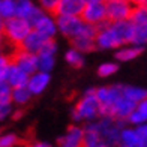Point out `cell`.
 <instances>
[{"mask_svg": "<svg viewBox=\"0 0 147 147\" xmlns=\"http://www.w3.org/2000/svg\"><path fill=\"white\" fill-rule=\"evenodd\" d=\"M128 125L126 120H120L113 116H101L92 122L84 123V126L96 129L104 140L105 147L111 146H120V132Z\"/></svg>", "mask_w": 147, "mask_h": 147, "instance_id": "6da1fadb", "label": "cell"}, {"mask_svg": "<svg viewBox=\"0 0 147 147\" xmlns=\"http://www.w3.org/2000/svg\"><path fill=\"white\" fill-rule=\"evenodd\" d=\"M86 3V0H60L54 15H81Z\"/></svg>", "mask_w": 147, "mask_h": 147, "instance_id": "5bb4252c", "label": "cell"}, {"mask_svg": "<svg viewBox=\"0 0 147 147\" xmlns=\"http://www.w3.org/2000/svg\"><path fill=\"white\" fill-rule=\"evenodd\" d=\"M17 15V0H2L0 2V17L8 20Z\"/></svg>", "mask_w": 147, "mask_h": 147, "instance_id": "d4e9b609", "label": "cell"}, {"mask_svg": "<svg viewBox=\"0 0 147 147\" xmlns=\"http://www.w3.org/2000/svg\"><path fill=\"white\" fill-rule=\"evenodd\" d=\"M83 137H84V126L71 125L66 129V132L57 140V143L62 147H80L83 146Z\"/></svg>", "mask_w": 147, "mask_h": 147, "instance_id": "8fae6325", "label": "cell"}, {"mask_svg": "<svg viewBox=\"0 0 147 147\" xmlns=\"http://www.w3.org/2000/svg\"><path fill=\"white\" fill-rule=\"evenodd\" d=\"M132 44L143 45V47L147 45V24H135Z\"/></svg>", "mask_w": 147, "mask_h": 147, "instance_id": "4316f807", "label": "cell"}, {"mask_svg": "<svg viewBox=\"0 0 147 147\" xmlns=\"http://www.w3.org/2000/svg\"><path fill=\"white\" fill-rule=\"evenodd\" d=\"M98 29L99 30H98V35L95 38V41H96V47L99 50H114V48L122 47L117 36H116V33L111 29L110 21L104 23L102 26H99Z\"/></svg>", "mask_w": 147, "mask_h": 147, "instance_id": "52a82bcc", "label": "cell"}, {"mask_svg": "<svg viewBox=\"0 0 147 147\" xmlns=\"http://www.w3.org/2000/svg\"><path fill=\"white\" fill-rule=\"evenodd\" d=\"M144 53V47L143 45H137V44H125L122 47L116 48L114 57L119 62H131L140 57Z\"/></svg>", "mask_w": 147, "mask_h": 147, "instance_id": "9a60e30c", "label": "cell"}, {"mask_svg": "<svg viewBox=\"0 0 147 147\" xmlns=\"http://www.w3.org/2000/svg\"><path fill=\"white\" fill-rule=\"evenodd\" d=\"M87 3H95V2H104V0H86Z\"/></svg>", "mask_w": 147, "mask_h": 147, "instance_id": "7bdbcfd3", "label": "cell"}, {"mask_svg": "<svg viewBox=\"0 0 147 147\" xmlns=\"http://www.w3.org/2000/svg\"><path fill=\"white\" fill-rule=\"evenodd\" d=\"M101 117V102L96 96V87L84 90L83 96L78 99L72 110V120L75 123H87Z\"/></svg>", "mask_w": 147, "mask_h": 147, "instance_id": "7a4b0ae2", "label": "cell"}, {"mask_svg": "<svg viewBox=\"0 0 147 147\" xmlns=\"http://www.w3.org/2000/svg\"><path fill=\"white\" fill-rule=\"evenodd\" d=\"M0 2H2V0H0Z\"/></svg>", "mask_w": 147, "mask_h": 147, "instance_id": "bcb514c9", "label": "cell"}, {"mask_svg": "<svg viewBox=\"0 0 147 147\" xmlns=\"http://www.w3.org/2000/svg\"><path fill=\"white\" fill-rule=\"evenodd\" d=\"M123 95L138 104V102H141L143 99L147 98V89L138 87V86H126V84H123Z\"/></svg>", "mask_w": 147, "mask_h": 147, "instance_id": "603a6c76", "label": "cell"}, {"mask_svg": "<svg viewBox=\"0 0 147 147\" xmlns=\"http://www.w3.org/2000/svg\"><path fill=\"white\" fill-rule=\"evenodd\" d=\"M8 39H6L5 33H0V53H5V47L8 45Z\"/></svg>", "mask_w": 147, "mask_h": 147, "instance_id": "74e56055", "label": "cell"}, {"mask_svg": "<svg viewBox=\"0 0 147 147\" xmlns=\"http://www.w3.org/2000/svg\"><path fill=\"white\" fill-rule=\"evenodd\" d=\"M120 146H123V147H144L143 140L140 137L135 126L131 128V126L126 125L122 129V132H120Z\"/></svg>", "mask_w": 147, "mask_h": 147, "instance_id": "ac0fdd59", "label": "cell"}, {"mask_svg": "<svg viewBox=\"0 0 147 147\" xmlns=\"http://www.w3.org/2000/svg\"><path fill=\"white\" fill-rule=\"evenodd\" d=\"M32 98H33V93L30 92V89L27 86H21V87L12 89V102L20 105V107H24L26 104H29Z\"/></svg>", "mask_w": 147, "mask_h": 147, "instance_id": "44dd1931", "label": "cell"}, {"mask_svg": "<svg viewBox=\"0 0 147 147\" xmlns=\"http://www.w3.org/2000/svg\"><path fill=\"white\" fill-rule=\"evenodd\" d=\"M20 144V138L14 132H6L0 135V147H14Z\"/></svg>", "mask_w": 147, "mask_h": 147, "instance_id": "4dcf8cb0", "label": "cell"}, {"mask_svg": "<svg viewBox=\"0 0 147 147\" xmlns=\"http://www.w3.org/2000/svg\"><path fill=\"white\" fill-rule=\"evenodd\" d=\"M0 101H12V87L5 78H0Z\"/></svg>", "mask_w": 147, "mask_h": 147, "instance_id": "1f68e13d", "label": "cell"}, {"mask_svg": "<svg viewBox=\"0 0 147 147\" xmlns=\"http://www.w3.org/2000/svg\"><path fill=\"white\" fill-rule=\"evenodd\" d=\"M134 11V5L129 0H114L107 3V18L108 21L129 20Z\"/></svg>", "mask_w": 147, "mask_h": 147, "instance_id": "8992f818", "label": "cell"}, {"mask_svg": "<svg viewBox=\"0 0 147 147\" xmlns=\"http://www.w3.org/2000/svg\"><path fill=\"white\" fill-rule=\"evenodd\" d=\"M33 146H36V147H50L51 144L50 143H47V141H38V143H35Z\"/></svg>", "mask_w": 147, "mask_h": 147, "instance_id": "b9f144b4", "label": "cell"}, {"mask_svg": "<svg viewBox=\"0 0 147 147\" xmlns=\"http://www.w3.org/2000/svg\"><path fill=\"white\" fill-rule=\"evenodd\" d=\"M110 26L113 32L116 33L120 45L125 44H132L134 39V30H135V24L129 20H120V21H110Z\"/></svg>", "mask_w": 147, "mask_h": 147, "instance_id": "30bf717a", "label": "cell"}, {"mask_svg": "<svg viewBox=\"0 0 147 147\" xmlns=\"http://www.w3.org/2000/svg\"><path fill=\"white\" fill-rule=\"evenodd\" d=\"M51 81V75L50 72H44V71H36L33 72L32 75L29 77L27 81V87L30 89V92L33 93V96H38L48 87V84Z\"/></svg>", "mask_w": 147, "mask_h": 147, "instance_id": "4fadbf2b", "label": "cell"}, {"mask_svg": "<svg viewBox=\"0 0 147 147\" xmlns=\"http://www.w3.org/2000/svg\"><path fill=\"white\" fill-rule=\"evenodd\" d=\"M56 20H57L59 33L69 41L81 33L86 24L81 15H56Z\"/></svg>", "mask_w": 147, "mask_h": 147, "instance_id": "277c9868", "label": "cell"}, {"mask_svg": "<svg viewBox=\"0 0 147 147\" xmlns=\"http://www.w3.org/2000/svg\"><path fill=\"white\" fill-rule=\"evenodd\" d=\"M35 6L36 5L33 3V0H17V15L27 18Z\"/></svg>", "mask_w": 147, "mask_h": 147, "instance_id": "83f0119b", "label": "cell"}, {"mask_svg": "<svg viewBox=\"0 0 147 147\" xmlns=\"http://www.w3.org/2000/svg\"><path fill=\"white\" fill-rule=\"evenodd\" d=\"M33 30V26L29 21L27 18L23 17H12L5 20V36L8 39V42L14 44V45H20L23 42V39L29 35V33Z\"/></svg>", "mask_w": 147, "mask_h": 147, "instance_id": "3957f363", "label": "cell"}, {"mask_svg": "<svg viewBox=\"0 0 147 147\" xmlns=\"http://www.w3.org/2000/svg\"><path fill=\"white\" fill-rule=\"evenodd\" d=\"M23 116H24L23 110H14V113H12V120H20Z\"/></svg>", "mask_w": 147, "mask_h": 147, "instance_id": "f35d334b", "label": "cell"}, {"mask_svg": "<svg viewBox=\"0 0 147 147\" xmlns=\"http://www.w3.org/2000/svg\"><path fill=\"white\" fill-rule=\"evenodd\" d=\"M65 60L66 63H68L69 66H72V68H83L86 60H84V53L78 51L77 48H74V47H71V48L65 53Z\"/></svg>", "mask_w": 147, "mask_h": 147, "instance_id": "7402d4cb", "label": "cell"}, {"mask_svg": "<svg viewBox=\"0 0 147 147\" xmlns=\"http://www.w3.org/2000/svg\"><path fill=\"white\" fill-rule=\"evenodd\" d=\"M12 101H0V120H6L12 116L14 108H12Z\"/></svg>", "mask_w": 147, "mask_h": 147, "instance_id": "836d02e7", "label": "cell"}, {"mask_svg": "<svg viewBox=\"0 0 147 147\" xmlns=\"http://www.w3.org/2000/svg\"><path fill=\"white\" fill-rule=\"evenodd\" d=\"M105 3H108V2H114V0H104Z\"/></svg>", "mask_w": 147, "mask_h": 147, "instance_id": "ee69618b", "label": "cell"}, {"mask_svg": "<svg viewBox=\"0 0 147 147\" xmlns=\"http://www.w3.org/2000/svg\"><path fill=\"white\" fill-rule=\"evenodd\" d=\"M137 102L135 101H132V99H129L128 96H125L122 95L117 101L116 104L113 105V108H111V116L113 117H116V119H120V120H128L129 114L137 108ZM128 123V122H126Z\"/></svg>", "mask_w": 147, "mask_h": 147, "instance_id": "7c38bea8", "label": "cell"}, {"mask_svg": "<svg viewBox=\"0 0 147 147\" xmlns=\"http://www.w3.org/2000/svg\"><path fill=\"white\" fill-rule=\"evenodd\" d=\"M11 63H12L11 54H8V53H0V78H5Z\"/></svg>", "mask_w": 147, "mask_h": 147, "instance_id": "d6a6232c", "label": "cell"}, {"mask_svg": "<svg viewBox=\"0 0 147 147\" xmlns=\"http://www.w3.org/2000/svg\"><path fill=\"white\" fill-rule=\"evenodd\" d=\"M45 41H47V38L42 36L39 32H36L35 29H33L29 35L23 39V42L20 44L18 47L21 50H26V51H30V53L38 54V53L41 51V48H42V45H44Z\"/></svg>", "mask_w": 147, "mask_h": 147, "instance_id": "e0dca14e", "label": "cell"}, {"mask_svg": "<svg viewBox=\"0 0 147 147\" xmlns=\"http://www.w3.org/2000/svg\"><path fill=\"white\" fill-rule=\"evenodd\" d=\"M131 21L134 24H147V5L134 6Z\"/></svg>", "mask_w": 147, "mask_h": 147, "instance_id": "484cf974", "label": "cell"}, {"mask_svg": "<svg viewBox=\"0 0 147 147\" xmlns=\"http://www.w3.org/2000/svg\"><path fill=\"white\" fill-rule=\"evenodd\" d=\"M71 47L77 48L78 51L84 53V54L92 53V51H95V50L98 48L95 38L84 36V35H78V36H75V38H72V39H71Z\"/></svg>", "mask_w": 147, "mask_h": 147, "instance_id": "d6986e66", "label": "cell"}, {"mask_svg": "<svg viewBox=\"0 0 147 147\" xmlns=\"http://www.w3.org/2000/svg\"><path fill=\"white\" fill-rule=\"evenodd\" d=\"M29 74L24 72L17 63L12 62L8 72L5 75V80L11 84V87H21V86H27V81H29Z\"/></svg>", "mask_w": 147, "mask_h": 147, "instance_id": "2e32d148", "label": "cell"}, {"mask_svg": "<svg viewBox=\"0 0 147 147\" xmlns=\"http://www.w3.org/2000/svg\"><path fill=\"white\" fill-rule=\"evenodd\" d=\"M135 128H137V131H138V134H140V137H141V140H143L144 147H147V122H144V123H141V125L135 126Z\"/></svg>", "mask_w": 147, "mask_h": 147, "instance_id": "8d00e7d4", "label": "cell"}, {"mask_svg": "<svg viewBox=\"0 0 147 147\" xmlns=\"http://www.w3.org/2000/svg\"><path fill=\"white\" fill-rule=\"evenodd\" d=\"M134 6H140V5H147V0H129Z\"/></svg>", "mask_w": 147, "mask_h": 147, "instance_id": "60d3db41", "label": "cell"}, {"mask_svg": "<svg viewBox=\"0 0 147 147\" xmlns=\"http://www.w3.org/2000/svg\"><path fill=\"white\" fill-rule=\"evenodd\" d=\"M83 20L86 23L102 26L104 23L108 21L107 18V3L105 2H95V3H86V8L81 14Z\"/></svg>", "mask_w": 147, "mask_h": 147, "instance_id": "5b68a950", "label": "cell"}, {"mask_svg": "<svg viewBox=\"0 0 147 147\" xmlns=\"http://www.w3.org/2000/svg\"><path fill=\"white\" fill-rule=\"evenodd\" d=\"M33 29L36 32H39L42 36H45L47 39H54L59 35L56 15L51 14V12H45V14L33 24Z\"/></svg>", "mask_w": 147, "mask_h": 147, "instance_id": "9c48e42d", "label": "cell"}, {"mask_svg": "<svg viewBox=\"0 0 147 147\" xmlns=\"http://www.w3.org/2000/svg\"><path fill=\"white\" fill-rule=\"evenodd\" d=\"M11 57H12V62L17 63L20 68L24 72H27L29 75H32L33 72L38 71V54H35V53L21 50L18 47Z\"/></svg>", "mask_w": 147, "mask_h": 147, "instance_id": "ba28073f", "label": "cell"}, {"mask_svg": "<svg viewBox=\"0 0 147 147\" xmlns=\"http://www.w3.org/2000/svg\"><path fill=\"white\" fill-rule=\"evenodd\" d=\"M59 2H60V0H39V6H41L44 11L54 14V11H56V8H57Z\"/></svg>", "mask_w": 147, "mask_h": 147, "instance_id": "d590c367", "label": "cell"}, {"mask_svg": "<svg viewBox=\"0 0 147 147\" xmlns=\"http://www.w3.org/2000/svg\"><path fill=\"white\" fill-rule=\"evenodd\" d=\"M83 146L84 147H105L104 140L96 129L84 126V137H83Z\"/></svg>", "mask_w": 147, "mask_h": 147, "instance_id": "ffe728a7", "label": "cell"}, {"mask_svg": "<svg viewBox=\"0 0 147 147\" xmlns=\"http://www.w3.org/2000/svg\"><path fill=\"white\" fill-rule=\"evenodd\" d=\"M126 122H128V125H131V126H138V125L147 122V114L141 108H138V105H137V108L129 114V117H128Z\"/></svg>", "mask_w": 147, "mask_h": 147, "instance_id": "f546056e", "label": "cell"}, {"mask_svg": "<svg viewBox=\"0 0 147 147\" xmlns=\"http://www.w3.org/2000/svg\"><path fill=\"white\" fill-rule=\"evenodd\" d=\"M117 71H119V65L117 63H114V62H105V63H102L98 68V75L101 78H108V77L114 75Z\"/></svg>", "mask_w": 147, "mask_h": 147, "instance_id": "f1b7e54d", "label": "cell"}, {"mask_svg": "<svg viewBox=\"0 0 147 147\" xmlns=\"http://www.w3.org/2000/svg\"><path fill=\"white\" fill-rule=\"evenodd\" d=\"M138 108H141L146 114H147V98L146 99H143L141 102H138Z\"/></svg>", "mask_w": 147, "mask_h": 147, "instance_id": "ab89813d", "label": "cell"}, {"mask_svg": "<svg viewBox=\"0 0 147 147\" xmlns=\"http://www.w3.org/2000/svg\"><path fill=\"white\" fill-rule=\"evenodd\" d=\"M0 135H2V134H0Z\"/></svg>", "mask_w": 147, "mask_h": 147, "instance_id": "f6af8a7d", "label": "cell"}, {"mask_svg": "<svg viewBox=\"0 0 147 147\" xmlns=\"http://www.w3.org/2000/svg\"><path fill=\"white\" fill-rule=\"evenodd\" d=\"M56 65V56L54 54H44L39 53L38 54V69L44 72H51L54 69Z\"/></svg>", "mask_w": 147, "mask_h": 147, "instance_id": "cb8c5ba5", "label": "cell"}, {"mask_svg": "<svg viewBox=\"0 0 147 147\" xmlns=\"http://www.w3.org/2000/svg\"><path fill=\"white\" fill-rule=\"evenodd\" d=\"M39 53H44V54H54V56H56V54H57V42H56V38H54V39H47ZM39 53H38V54H39Z\"/></svg>", "mask_w": 147, "mask_h": 147, "instance_id": "e575fe53", "label": "cell"}]
</instances>
